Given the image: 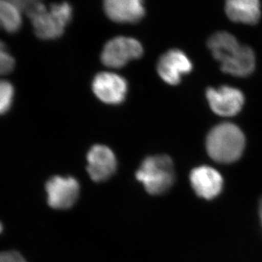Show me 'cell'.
Masks as SVG:
<instances>
[{"mask_svg": "<svg viewBox=\"0 0 262 262\" xmlns=\"http://www.w3.org/2000/svg\"><path fill=\"white\" fill-rule=\"evenodd\" d=\"M20 12L31 20L35 34L42 40L56 39L64 32L72 18V7L68 3L53 4L46 7L38 1H14Z\"/></svg>", "mask_w": 262, "mask_h": 262, "instance_id": "1", "label": "cell"}, {"mask_svg": "<svg viewBox=\"0 0 262 262\" xmlns=\"http://www.w3.org/2000/svg\"><path fill=\"white\" fill-rule=\"evenodd\" d=\"M245 145V135L242 131L229 122L215 126L210 130L206 139L209 156L220 163H232L238 160Z\"/></svg>", "mask_w": 262, "mask_h": 262, "instance_id": "2", "label": "cell"}, {"mask_svg": "<svg viewBox=\"0 0 262 262\" xmlns=\"http://www.w3.org/2000/svg\"><path fill=\"white\" fill-rule=\"evenodd\" d=\"M137 180L153 195L166 193L175 182L173 162L167 156H148L136 172Z\"/></svg>", "mask_w": 262, "mask_h": 262, "instance_id": "3", "label": "cell"}, {"mask_svg": "<svg viewBox=\"0 0 262 262\" xmlns=\"http://www.w3.org/2000/svg\"><path fill=\"white\" fill-rule=\"evenodd\" d=\"M143 46L138 40L127 37H117L104 45L101 61L107 67L121 68L133 59L143 55Z\"/></svg>", "mask_w": 262, "mask_h": 262, "instance_id": "4", "label": "cell"}, {"mask_svg": "<svg viewBox=\"0 0 262 262\" xmlns=\"http://www.w3.org/2000/svg\"><path fill=\"white\" fill-rule=\"evenodd\" d=\"M45 188L48 204L56 210L72 207L79 197V183L72 177H53L46 183Z\"/></svg>", "mask_w": 262, "mask_h": 262, "instance_id": "5", "label": "cell"}, {"mask_svg": "<svg viewBox=\"0 0 262 262\" xmlns=\"http://www.w3.org/2000/svg\"><path fill=\"white\" fill-rule=\"evenodd\" d=\"M92 89L99 100L108 104H121L127 94L126 80L112 72L97 74L92 83Z\"/></svg>", "mask_w": 262, "mask_h": 262, "instance_id": "6", "label": "cell"}, {"mask_svg": "<svg viewBox=\"0 0 262 262\" xmlns=\"http://www.w3.org/2000/svg\"><path fill=\"white\" fill-rule=\"evenodd\" d=\"M206 98L213 112L221 117H233L237 115L245 104L242 92L228 86L216 89H208Z\"/></svg>", "mask_w": 262, "mask_h": 262, "instance_id": "7", "label": "cell"}, {"mask_svg": "<svg viewBox=\"0 0 262 262\" xmlns=\"http://www.w3.org/2000/svg\"><path fill=\"white\" fill-rule=\"evenodd\" d=\"M87 160L88 172L92 180L96 183L105 182L117 171V158L113 151L107 146H93L88 154Z\"/></svg>", "mask_w": 262, "mask_h": 262, "instance_id": "8", "label": "cell"}, {"mask_svg": "<svg viewBox=\"0 0 262 262\" xmlns=\"http://www.w3.org/2000/svg\"><path fill=\"white\" fill-rule=\"evenodd\" d=\"M193 68L190 59L181 50H171L159 59L157 71L162 79L171 85L179 83L183 75L188 74Z\"/></svg>", "mask_w": 262, "mask_h": 262, "instance_id": "9", "label": "cell"}, {"mask_svg": "<svg viewBox=\"0 0 262 262\" xmlns=\"http://www.w3.org/2000/svg\"><path fill=\"white\" fill-rule=\"evenodd\" d=\"M190 183L197 195L211 200L223 190V179L216 170L210 166H200L190 173Z\"/></svg>", "mask_w": 262, "mask_h": 262, "instance_id": "10", "label": "cell"}, {"mask_svg": "<svg viewBox=\"0 0 262 262\" xmlns=\"http://www.w3.org/2000/svg\"><path fill=\"white\" fill-rule=\"evenodd\" d=\"M104 10L107 17L117 23H136L145 14L143 2L139 0H107Z\"/></svg>", "mask_w": 262, "mask_h": 262, "instance_id": "11", "label": "cell"}, {"mask_svg": "<svg viewBox=\"0 0 262 262\" xmlns=\"http://www.w3.org/2000/svg\"><path fill=\"white\" fill-rule=\"evenodd\" d=\"M255 67V54L251 48L241 45L239 49L221 63L223 72L236 77H246L252 73Z\"/></svg>", "mask_w": 262, "mask_h": 262, "instance_id": "12", "label": "cell"}, {"mask_svg": "<svg viewBox=\"0 0 262 262\" xmlns=\"http://www.w3.org/2000/svg\"><path fill=\"white\" fill-rule=\"evenodd\" d=\"M226 13L235 23L255 24L260 17V5L256 0H229Z\"/></svg>", "mask_w": 262, "mask_h": 262, "instance_id": "13", "label": "cell"}, {"mask_svg": "<svg viewBox=\"0 0 262 262\" xmlns=\"http://www.w3.org/2000/svg\"><path fill=\"white\" fill-rule=\"evenodd\" d=\"M240 45L236 37L229 32H218L210 36L208 47L213 56L222 63L239 49Z\"/></svg>", "mask_w": 262, "mask_h": 262, "instance_id": "14", "label": "cell"}, {"mask_svg": "<svg viewBox=\"0 0 262 262\" xmlns=\"http://www.w3.org/2000/svg\"><path fill=\"white\" fill-rule=\"evenodd\" d=\"M21 12L14 1L0 0V30L15 33L21 28Z\"/></svg>", "mask_w": 262, "mask_h": 262, "instance_id": "15", "label": "cell"}, {"mask_svg": "<svg viewBox=\"0 0 262 262\" xmlns=\"http://www.w3.org/2000/svg\"><path fill=\"white\" fill-rule=\"evenodd\" d=\"M15 90L10 82L0 80V115H5L12 106Z\"/></svg>", "mask_w": 262, "mask_h": 262, "instance_id": "16", "label": "cell"}, {"mask_svg": "<svg viewBox=\"0 0 262 262\" xmlns=\"http://www.w3.org/2000/svg\"><path fill=\"white\" fill-rule=\"evenodd\" d=\"M15 59L7 51V46L0 40V76L7 75L15 68Z\"/></svg>", "mask_w": 262, "mask_h": 262, "instance_id": "17", "label": "cell"}, {"mask_svg": "<svg viewBox=\"0 0 262 262\" xmlns=\"http://www.w3.org/2000/svg\"><path fill=\"white\" fill-rule=\"evenodd\" d=\"M0 262H27L23 255L17 251L0 252Z\"/></svg>", "mask_w": 262, "mask_h": 262, "instance_id": "18", "label": "cell"}, {"mask_svg": "<svg viewBox=\"0 0 262 262\" xmlns=\"http://www.w3.org/2000/svg\"><path fill=\"white\" fill-rule=\"evenodd\" d=\"M259 215H260V223L262 226V198L260 201V205H259Z\"/></svg>", "mask_w": 262, "mask_h": 262, "instance_id": "19", "label": "cell"}, {"mask_svg": "<svg viewBox=\"0 0 262 262\" xmlns=\"http://www.w3.org/2000/svg\"><path fill=\"white\" fill-rule=\"evenodd\" d=\"M3 232V226L2 224H1V223H0V233H2Z\"/></svg>", "mask_w": 262, "mask_h": 262, "instance_id": "20", "label": "cell"}]
</instances>
